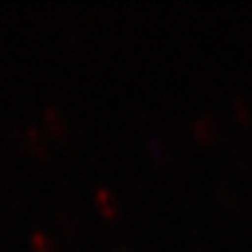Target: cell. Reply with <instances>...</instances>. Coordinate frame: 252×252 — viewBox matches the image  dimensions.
<instances>
[{
    "instance_id": "obj_3",
    "label": "cell",
    "mask_w": 252,
    "mask_h": 252,
    "mask_svg": "<svg viewBox=\"0 0 252 252\" xmlns=\"http://www.w3.org/2000/svg\"><path fill=\"white\" fill-rule=\"evenodd\" d=\"M44 118H46V122H49V126H53L55 132H61V130H63L61 114H59L53 105H46V107H44Z\"/></svg>"
},
{
    "instance_id": "obj_4",
    "label": "cell",
    "mask_w": 252,
    "mask_h": 252,
    "mask_svg": "<svg viewBox=\"0 0 252 252\" xmlns=\"http://www.w3.org/2000/svg\"><path fill=\"white\" fill-rule=\"evenodd\" d=\"M195 130H198L202 137H210L212 130H210V120L208 118H200V120L195 122Z\"/></svg>"
},
{
    "instance_id": "obj_2",
    "label": "cell",
    "mask_w": 252,
    "mask_h": 252,
    "mask_svg": "<svg viewBox=\"0 0 252 252\" xmlns=\"http://www.w3.org/2000/svg\"><path fill=\"white\" fill-rule=\"evenodd\" d=\"M32 244H34L36 252H55L53 242L46 238L42 231H34V233H32Z\"/></svg>"
},
{
    "instance_id": "obj_1",
    "label": "cell",
    "mask_w": 252,
    "mask_h": 252,
    "mask_svg": "<svg viewBox=\"0 0 252 252\" xmlns=\"http://www.w3.org/2000/svg\"><path fill=\"white\" fill-rule=\"evenodd\" d=\"M94 198H97L99 208L103 210L107 217H114V215H116L118 202H116V198L112 195V191H109L107 187H97V189H94Z\"/></svg>"
}]
</instances>
